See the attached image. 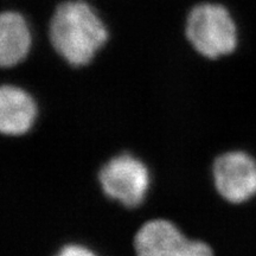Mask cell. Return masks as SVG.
Here are the masks:
<instances>
[{"mask_svg":"<svg viewBox=\"0 0 256 256\" xmlns=\"http://www.w3.org/2000/svg\"><path fill=\"white\" fill-rule=\"evenodd\" d=\"M185 37L200 55L209 60L228 56L238 46V26L229 10L218 2H204L188 11Z\"/></svg>","mask_w":256,"mask_h":256,"instance_id":"cell-2","label":"cell"},{"mask_svg":"<svg viewBox=\"0 0 256 256\" xmlns=\"http://www.w3.org/2000/svg\"><path fill=\"white\" fill-rule=\"evenodd\" d=\"M32 46L28 20L20 12L8 10L0 16V64L12 68L26 58Z\"/></svg>","mask_w":256,"mask_h":256,"instance_id":"cell-7","label":"cell"},{"mask_svg":"<svg viewBox=\"0 0 256 256\" xmlns=\"http://www.w3.org/2000/svg\"><path fill=\"white\" fill-rule=\"evenodd\" d=\"M214 184L224 200L244 203L256 194V160L242 151L220 154L212 166Z\"/></svg>","mask_w":256,"mask_h":256,"instance_id":"cell-5","label":"cell"},{"mask_svg":"<svg viewBox=\"0 0 256 256\" xmlns=\"http://www.w3.org/2000/svg\"><path fill=\"white\" fill-rule=\"evenodd\" d=\"M54 50L72 66H84L110 40L98 11L86 0H64L54 10L49 23Z\"/></svg>","mask_w":256,"mask_h":256,"instance_id":"cell-1","label":"cell"},{"mask_svg":"<svg viewBox=\"0 0 256 256\" xmlns=\"http://www.w3.org/2000/svg\"><path fill=\"white\" fill-rule=\"evenodd\" d=\"M37 104L24 89L4 84L0 89V130L10 136L28 133L37 118Z\"/></svg>","mask_w":256,"mask_h":256,"instance_id":"cell-6","label":"cell"},{"mask_svg":"<svg viewBox=\"0 0 256 256\" xmlns=\"http://www.w3.org/2000/svg\"><path fill=\"white\" fill-rule=\"evenodd\" d=\"M56 256H98L90 249L78 244H68L60 249Z\"/></svg>","mask_w":256,"mask_h":256,"instance_id":"cell-8","label":"cell"},{"mask_svg":"<svg viewBox=\"0 0 256 256\" xmlns=\"http://www.w3.org/2000/svg\"><path fill=\"white\" fill-rule=\"evenodd\" d=\"M136 256H214L206 243L192 241L166 220H152L134 238Z\"/></svg>","mask_w":256,"mask_h":256,"instance_id":"cell-4","label":"cell"},{"mask_svg":"<svg viewBox=\"0 0 256 256\" xmlns=\"http://www.w3.org/2000/svg\"><path fill=\"white\" fill-rule=\"evenodd\" d=\"M98 183L110 200L127 208L139 206L150 188V172L146 165L132 154L112 158L98 172Z\"/></svg>","mask_w":256,"mask_h":256,"instance_id":"cell-3","label":"cell"}]
</instances>
